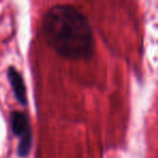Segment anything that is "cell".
I'll use <instances>...</instances> for the list:
<instances>
[{
    "label": "cell",
    "mask_w": 158,
    "mask_h": 158,
    "mask_svg": "<svg viewBox=\"0 0 158 158\" xmlns=\"http://www.w3.org/2000/svg\"><path fill=\"white\" fill-rule=\"evenodd\" d=\"M42 33L47 44L68 60L89 59L94 40L87 16L70 5H55L44 13Z\"/></svg>",
    "instance_id": "cell-1"
},
{
    "label": "cell",
    "mask_w": 158,
    "mask_h": 158,
    "mask_svg": "<svg viewBox=\"0 0 158 158\" xmlns=\"http://www.w3.org/2000/svg\"><path fill=\"white\" fill-rule=\"evenodd\" d=\"M10 125L13 134L19 138L18 155L21 158L26 157L33 145V132L28 116L24 112L13 110L10 114Z\"/></svg>",
    "instance_id": "cell-2"
},
{
    "label": "cell",
    "mask_w": 158,
    "mask_h": 158,
    "mask_svg": "<svg viewBox=\"0 0 158 158\" xmlns=\"http://www.w3.org/2000/svg\"><path fill=\"white\" fill-rule=\"evenodd\" d=\"M7 77L16 101L21 105L25 106L27 104V94L26 87H25V82L22 74L14 66H9L7 70Z\"/></svg>",
    "instance_id": "cell-3"
}]
</instances>
